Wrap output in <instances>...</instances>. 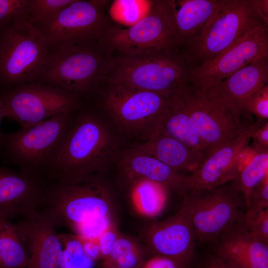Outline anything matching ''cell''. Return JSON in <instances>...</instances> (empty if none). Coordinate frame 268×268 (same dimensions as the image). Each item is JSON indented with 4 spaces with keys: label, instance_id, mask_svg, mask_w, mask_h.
Instances as JSON below:
<instances>
[{
    "label": "cell",
    "instance_id": "cell-7",
    "mask_svg": "<svg viewBox=\"0 0 268 268\" xmlns=\"http://www.w3.org/2000/svg\"><path fill=\"white\" fill-rule=\"evenodd\" d=\"M183 196L182 205L197 240H214L244 222V199L232 181L210 188L192 191Z\"/></svg>",
    "mask_w": 268,
    "mask_h": 268
},
{
    "label": "cell",
    "instance_id": "cell-14",
    "mask_svg": "<svg viewBox=\"0 0 268 268\" xmlns=\"http://www.w3.org/2000/svg\"><path fill=\"white\" fill-rule=\"evenodd\" d=\"M184 95L192 126L207 146L209 155L252 124L239 125L230 113L216 107L190 86Z\"/></svg>",
    "mask_w": 268,
    "mask_h": 268
},
{
    "label": "cell",
    "instance_id": "cell-5",
    "mask_svg": "<svg viewBox=\"0 0 268 268\" xmlns=\"http://www.w3.org/2000/svg\"><path fill=\"white\" fill-rule=\"evenodd\" d=\"M97 42L64 44L51 48L35 82L79 96L92 91L101 81L108 59Z\"/></svg>",
    "mask_w": 268,
    "mask_h": 268
},
{
    "label": "cell",
    "instance_id": "cell-16",
    "mask_svg": "<svg viewBox=\"0 0 268 268\" xmlns=\"http://www.w3.org/2000/svg\"><path fill=\"white\" fill-rule=\"evenodd\" d=\"M21 217L15 226L29 254L26 268H62V243L53 220L36 209Z\"/></svg>",
    "mask_w": 268,
    "mask_h": 268
},
{
    "label": "cell",
    "instance_id": "cell-17",
    "mask_svg": "<svg viewBox=\"0 0 268 268\" xmlns=\"http://www.w3.org/2000/svg\"><path fill=\"white\" fill-rule=\"evenodd\" d=\"M262 123H253L237 137L212 153L189 174V192L228 183L240 170V159L254 131Z\"/></svg>",
    "mask_w": 268,
    "mask_h": 268
},
{
    "label": "cell",
    "instance_id": "cell-28",
    "mask_svg": "<svg viewBox=\"0 0 268 268\" xmlns=\"http://www.w3.org/2000/svg\"><path fill=\"white\" fill-rule=\"evenodd\" d=\"M145 257L142 248L134 239L119 234L110 256L102 267L139 268Z\"/></svg>",
    "mask_w": 268,
    "mask_h": 268
},
{
    "label": "cell",
    "instance_id": "cell-19",
    "mask_svg": "<svg viewBox=\"0 0 268 268\" xmlns=\"http://www.w3.org/2000/svg\"><path fill=\"white\" fill-rule=\"evenodd\" d=\"M49 181L0 165V220L9 221L36 210Z\"/></svg>",
    "mask_w": 268,
    "mask_h": 268
},
{
    "label": "cell",
    "instance_id": "cell-4",
    "mask_svg": "<svg viewBox=\"0 0 268 268\" xmlns=\"http://www.w3.org/2000/svg\"><path fill=\"white\" fill-rule=\"evenodd\" d=\"M114 152L113 138L103 121L93 112H81L75 117L48 179L97 174L110 161Z\"/></svg>",
    "mask_w": 268,
    "mask_h": 268
},
{
    "label": "cell",
    "instance_id": "cell-18",
    "mask_svg": "<svg viewBox=\"0 0 268 268\" xmlns=\"http://www.w3.org/2000/svg\"><path fill=\"white\" fill-rule=\"evenodd\" d=\"M195 232L184 207L172 216L150 225L145 241L150 255L164 256L189 265L193 258Z\"/></svg>",
    "mask_w": 268,
    "mask_h": 268
},
{
    "label": "cell",
    "instance_id": "cell-30",
    "mask_svg": "<svg viewBox=\"0 0 268 268\" xmlns=\"http://www.w3.org/2000/svg\"><path fill=\"white\" fill-rule=\"evenodd\" d=\"M29 0H0V31L13 24L29 22Z\"/></svg>",
    "mask_w": 268,
    "mask_h": 268
},
{
    "label": "cell",
    "instance_id": "cell-24",
    "mask_svg": "<svg viewBox=\"0 0 268 268\" xmlns=\"http://www.w3.org/2000/svg\"><path fill=\"white\" fill-rule=\"evenodd\" d=\"M184 90L173 96L160 124L168 134L201 153L206 158L209 155V150L192 126Z\"/></svg>",
    "mask_w": 268,
    "mask_h": 268
},
{
    "label": "cell",
    "instance_id": "cell-10",
    "mask_svg": "<svg viewBox=\"0 0 268 268\" xmlns=\"http://www.w3.org/2000/svg\"><path fill=\"white\" fill-rule=\"evenodd\" d=\"M101 101L122 129L146 138L160 124L173 96L117 85H106Z\"/></svg>",
    "mask_w": 268,
    "mask_h": 268
},
{
    "label": "cell",
    "instance_id": "cell-15",
    "mask_svg": "<svg viewBox=\"0 0 268 268\" xmlns=\"http://www.w3.org/2000/svg\"><path fill=\"white\" fill-rule=\"evenodd\" d=\"M268 83V60L251 64L201 93L216 107L230 113L239 125L244 126L242 118L246 102Z\"/></svg>",
    "mask_w": 268,
    "mask_h": 268
},
{
    "label": "cell",
    "instance_id": "cell-27",
    "mask_svg": "<svg viewBox=\"0 0 268 268\" xmlns=\"http://www.w3.org/2000/svg\"><path fill=\"white\" fill-rule=\"evenodd\" d=\"M268 176V151L256 152L232 180L244 199L246 208L252 191Z\"/></svg>",
    "mask_w": 268,
    "mask_h": 268
},
{
    "label": "cell",
    "instance_id": "cell-1",
    "mask_svg": "<svg viewBox=\"0 0 268 268\" xmlns=\"http://www.w3.org/2000/svg\"><path fill=\"white\" fill-rule=\"evenodd\" d=\"M191 70L178 49L139 56L120 55L107 59L101 81L173 95L189 86Z\"/></svg>",
    "mask_w": 268,
    "mask_h": 268
},
{
    "label": "cell",
    "instance_id": "cell-39",
    "mask_svg": "<svg viewBox=\"0 0 268 268\" xmlns=\"http://www.w3.org/2000/svg\"><path fill=\"white\" fill-rule=\"evenodd\" d=\"M252 4L257 14L268 26V0H252Z\"/></svg>",
    "mask_w": 268,
    "mask_h": 268
},
{
    "label": "cell",
    "instance_id": "cell-13",
    "mask_svg": "<svg viewBox=\"0 0 268 268\" xmlns=\"http://www.w3.org/2000/svg\"><path fill=\"white\" fill-rule=\"evenodd\" d=\"M268 60V26L262 24L224 52L191 70L189 86L203 93L239 70Z\"/></svg>",
    "mask_w": 268,
    "mask_h": 268
},
{
    "label": "cell",
    "instance_id": "cell-2",
    "mask_svg": "<svg viewBox=\"0 0 268 268\" xmlns=\"http://www.w3.org/2000/svg\"><path fill=\"white\" fill-rule=\"evenodd\" d=\"M97 174L49 180L36 210L58 226L73 230L96 218L110 215V190Z\"/></svg>",
    "mask_w": 268,
    "mask_h": 268
},
{
    "label": "cell",
    "instance_id": "cell-38",
    "mask_svg": "<svg viewBox=\"0 0 268 268\" xmlns=\"http://www.w3.org/2000/svg\"><path fill=\"white\" fill-rule=\"evenodd\" d=\"M83 247L85 253L90 259L95 261L102 259L99 247L97 240H88L82 239Z\"/></svg>",
    "mask_w": 268,
    "mask_h": 268
},
{
    "label": "cell",
    "instance_id": "cell-42",
    "mask_svg": "<svg viewBox=\"0 0 268 268\" xmlns=\"http://www.w3.org/2000/svg\"><path fill=\"white\" fill-rule=\"evenodd\" d=\"M122 268V267L113 266V267H108V268Z\"/></svg>",
    "mask_w": 268,
    "mask_h": 268
},
{
    "label": "cell",
    "instance_id": "cell-33",
    "mask_svg": "<svg viewBox=\"0 0 268 268\" xmlns=\"http://www.w3.org/2000/svg\"><path fill=\"white\" fill-rule=\"evenodd\" d=\"M244 112L255 115L261 122L268 119V85L255 93L246 102Z\"/></svg>",
    "mask_w": 268,
    "mask_h": 268
},
{
    "label": "cell",
    "instance_id": "cell-20",
    "mask_svg": "<svg viewBox=\"0 0 268 268\" xmlns=\"http://www.w3.org/2000/svg\"><path fill=\"white\" fill-rule=\"evenodd\" d=\"M222 0H162L177 48H185L204 28Z\"/></svg>",
    "mask_w": 268,
    "mask_h": 268
},
{
    "label": "cell",
    "instance_id": "cell-41",
    "mask_svg": "<svg viewBox=\"0 0 268 268\" xmlns=\"http://www.w3.org/2000/svg\"><path fill=\"white\" fill-rule=\"evenodd\" d=\"M3 118H4V115H3V106H2V104L0 98V127L1 121ZM2 133L1 132L0 129V138H1V136L2 135Z\"/></svg>",
    "mask_w": 268,
    "mask_h": 268
},
{
    "label": "cell",
    "instance_id": "cell-6",
    "mask_svg": "<svg viewBox=\"0 0 268 268\" xmlns=\"http://www.w3.org/2000/svg\"><path fill=\"white\" fill-rule=\"evenodd\" d=\"M262 24H265L256 12L252 0H222L210 21L182 52L192 69Z\"/></svg>",
    "mask_w": 268,
    "mask_h": 268
},
{
    "label": "cell",
    "instance_id": "cell-43",
    "mask_svg": "<svg viewBox=\"0 0 268 268\" xmlns=\"http://www.w3.org/2000/svg\"><path fill=\"white\" fill-rule=\"evenodd\" d=\"M4 221H1L0 220V227H1V226L2 225L3 223L4 222Z\"/></svg>",
    "mask_w": 268,
    "mask_h": 268
},
{
    "label": "cell",
    "instance_id": "cell-31",
    "mask_svg": "<svg viewBox=\"0 0 268 268\" xmlns=\"http://www.w3.org/2000/svg\"><path fill=\"white\" fill-rule=\"evenodd\" d=\"M74 0H29V22L37 25L46 21Z\"/></svg>",
    "mask_w": 268,
    "mask_h": 268
},
{
    "label": "cell",
    "instance_id": "cell-32",
    "mask_svg": "<svg viewBox=\"0 0 268 268\" xmlns=\"http://www.w3.org/2000/svg\"><path fill=\"white\" fill-rule=\"evenodd\" d=\"M244 225L252 236L268 243V208L246 211Z\"/></svg>",
    "mask_w": 268,
    "mask_h": 268
},
{
    "label": "cell",
    "instance_id": "cell-22",
    "mask_svg": "<svg viewBox=\"0 0 268 268\" xmlns=\"http://www.w3.org/2000/svg\"><path fill=\"white\" fill-rule=\"evenodd\" d=\"M244 222L218 237L216 255L237 268H268V243L252 236Z\"/></svg>",
    "mask_w": 268,
    "mask_h": 268
},
{
    "label": "cell",
    "instance_id": "cell-9",
    "mask_svg": "<svg viewBox=\"0 0 268 268\" xmlns=\"http://www.w3.org/2000/svg\"><path fill=\"white\" fill-rule=\"evenodd\" d=\"M4 118L22 128L39 124L58 115L75 113L80 96L69 91L38 82L14 86L0 95Z\"/></svg>",
    "mask_w": 268,
    "mask_h": 268
},
{
    "label": "cell",
    "instance_id": "cell-8",
    "mask_svg": "<svg viewBox=\"0 0 268 268\" xmlns=\"http://www.w3.org/2000/svg\"><path fill=\"white\" fill-rule=\"evenodd\" d=\"M49 49L42 32L29 22L0 31V83L16 86L35 82Z\"/></svg>",
    "mask_w": 268,
    "mask_h": 268
},
{
    "label": "cell",
    "instance_id": "cell-40",
    "mask_svg": "<svg viewBox=\"0 0 268 268\" xmlns=\"http://www.w3.org/2000/svg\"><path fill=\"white\" fill-rule=\"evenodd\" d=\"M202 268H237L216 256L209 258L204 262Z\"/></svg>",
    "mask_w": 268,
    "mask_h": 268
},
{
    "label": "cell",
    "instance_id": "cell-35",
    "mask_svg": "<svg viewBox=\"0 0 268 268\" xmlns=\"http://www.w3.org/2000/svg\"><path fill=\"white\" fill-rule=\"evenodd\" d=\"M268 208V176L252 191L246 211Z\"/></svg>",
    "mask_w": 268,
    "mask_h": 268
},
{
    "label": "cell",
    "instance_id": "cell-3",
    "mask_svg": "<svg viewBox=\"0 0 268 268\" xmlns=\"http://www.w3.org/2000/svg\"><path fill=\"white\" fill-rule=\"evenodd\" d=\"M74 113L58 115L18 131L2 133L0 156L3 163L49 180L51 169L74 123Z\"/></svg>",
    "mask_w": 268,
    "mask_h": 268
},
{
    "label": "cell",
    "instance_id": "cell-12",
    "mask_svg": "<svg viewBox=\"0 0 268 268\" xmlns=\"http://www.w3.org/2000/svg\"><path fill=\"white\" fill-rule=\"evenodd\" d=\"M105 2L74 0L46 21L34 25L50 49L64 44L98 42L113 24L104 11Z\"/></svg>",
    "mask_w": 268,
    "mask_h": 268
},
{
    "label": "cell",
    "instance_id": "cell-26",
    "mask_svg": "<svg viewBox=\"0 0 268 268\" xmlns=\"http://www.w3.org/2000/svg\"><path fill=\"white\" fill-rule=\"evenodd\" d=\"M133 182L132 201L137 211L147 217L159 214L165 206L168 191L161 186L146 180Z\"/></svg>",
    "mask_w": 268,
    "mask_h": 268
},
{
    "label": "cell",
    "instance_id": "cell-34",
    "mask_svg": "<svg viewBox=\"0 0 268 268\" xmlns=\"http://www.w3.org/2000/svg\"><path fill=\"white\" fill-rule=\"evenodd\" d=\"M113 223L110 215L105 216L81 224L73 231L82 239L97 240Z\"/></svg>",
    "mask_w": 268,
    "mask_h": 268
},
{
    "label": "cell",
    "instance_id": "cell-44",
    "mask_svg": "<svg viewBox=\"0 0 268 268\" xmlns=\"http://www.w3.org/2000/svg\"><path fill=\"white\" fill-rule=\"evenodd\" d=\"M99 268H104L103 267H100Z\"/></svg>",
    "mask_w": 268,
    "mask_h": 268
},
{
    "label": "cell",
    "instance_id": "cell-37",
    "mask_svg": "<svg viewBox=\"0 0 268 268\" xmlns=\"http://www.w3.org/2000/svg\"><path fill=\"white\" fill-rule=\"evenodd\" d=\"M256 152L268 151V122L259 126L251 136Z\"/></svg>",
    "mask_w": 268,
    "mask_h": 268
},
{
    "label": "cell",
    "instance_id": "cell-25",
    "mask_svg": "<svg viewBox=\"0 0 268 268\" xmlns=\"http://www.w3.org/2000/svg\"><path fill=\"white\" fill-rule=\"evenodd\" d=\"M29 254L15 224L4 221L0 227V268H25Z\"/></svg>",
    "mask_w": 268,
    "mask_h": 268
},
{
    "label": "cell",
    "instance_id": "cell-29",
    "mask_svg": "<svg viewBox=\"0 0 268 268\" xmlns=\"http://www.w3.org/2000/svg\"><path fill=\"white\" fill-rule=\"evenodd\" d=\"M65 249L62 268H93L95 261L85 253L82 240L75 235H59Z\"/></svg>",
    "mask_w": 268,
    "mask_h": 268
},
{
    "label": "cell",
    "instance_id": "cell-36",
    "mask_svg": "<svg viewBox=\"0 0 268 268\" xmlns=\"http://www.w3.org/2000/svg\"><path fill=\"white\" fill-rule=\"evenodd\" d=\"M119 235L116 225L113 223L97 239L103 260L110 256Z\"/></svg>",
    "mask_w": 268,
    "mask_h": 268
},
{
    "label": "cell",
    "instance_id": "cell-23",
    "mask_svg": "<svg viewBox=\"0 0 268 268\" xmlns=\"http://www.w3.org/2000/svg\"><path fill=\"white\" fill-rule=\"evenodd\" d=\"M134 147L184 174L192 173L205 159L201 153L168 134L160 124L145 141Z\"/></svg>",
    "mask_w": 268,
    "mask_h": 268
},
{
    "label": "cell",
    "instance_id": "cell-11",
    "mask_svg": "<svg viewBox=\"0 0 268 268\" xmlns=\"http://www.w3.org/2000/svg\"><path fill=\"white\" fill-rule=\"evenodd\" d=\"M150 3L147 13L130 27L111 26L98 42L99 46L127 56L178 49L160 0Z\"/></svg>",
    "mask_w": 268,
    "mask_h": 268
},
{
    "label": "cell",
    "instance_id": "cell-21",
    "mask_svg": "<svg viewBox=\"0 0 268 268\" xmlns=\"http://www.w3.org/2000/svg\"><path fill=\"white\" fill-rule=\"evenodd\" d=\"M119 166L132 181L146 180L161 186L168 192L183 196L189 192V174L179 172L135 147L122 153Z\"/></svg>",
    "mask_w": 268,
    "mask_h": 268
}]
</instances>
